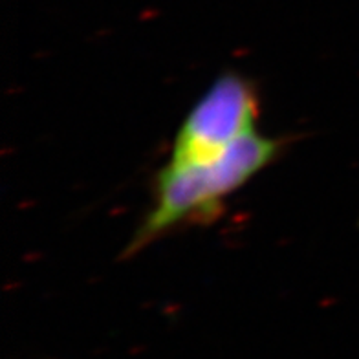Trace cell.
I'll return each instance as SVG.
<instances>
[{"mask_svg":"<svg viewBox=\"0 0 359 359\" xmlns=\"http://www.w3.org/2000/svg\"><path fill=\"white\" fill-rule=\"evenodd\" d=\"M280 151L283 140L253 130L208 160L167 161L156 176L152 208L125 255H134L180 226L211 222L222 211L224 200L271 165Z\"/></svg>","mask_w":359,"mask_h":359,"instance_id":"1","label":"cell"},{"mask_svg":"<svg viewBox=\"0 0 359 359\" xmlns=\"http://www.w3.org/2000/svg\"><path fill=\"white\" fill-rule=\"evenodd\" d=\"M259 94L236 72H226L209 86L180 125L170 163L208 160L255 130Z\"/></svg>","mask_w":359,"mask_h":359,"instance_id":"2","label":"cell"}]
</instances>
